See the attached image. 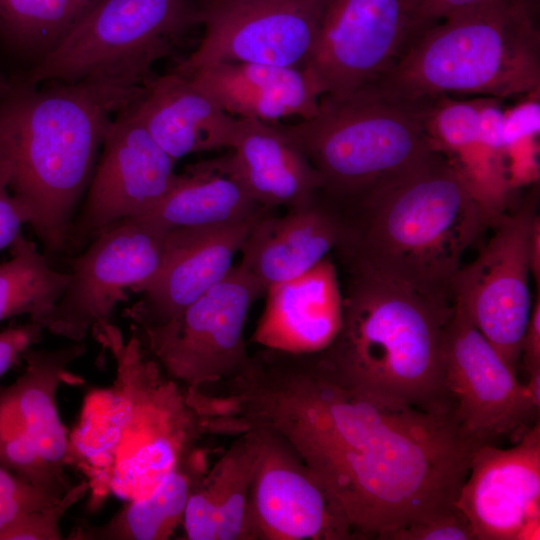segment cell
Returning <instances> with one entry per match:
<instances>
[{
    "label": "cell",
    "mask_w": 540,
    "mask_h": 540,
    "mask_svg": "<svg viewBox=\"0 0 540 540\" xmlns=\"http://www.w3.org/2000/svg\"><path fill=\"white\" fill-rule=\"evenodd\" d=\"M132 105L116 115L105 135L70 230L68 244L75 249L111 225L150 212L177 179L176 161L153 139Z\"/></svg>",
    "instance_id": "obj_16"
},
{
    "label": "cell",
    "mask_w": 540,
    "mask_h": 540,
    "mask_svg": "<svg viewBox=\"0 0 540 540\" xmlns=\"http://www.w3.org/2000/svg\"><path fill=\"white\" fill-rule=\"evenodd\" d=\"M92 10L84 0H0V33L40 62Z\"/></svg>",
    "instance_id": "obj_29"
},
{
    "label": "cell",
    "mask_w": 540,
    "mask_h": 540,
    "mask_svg": "<svg viewBox=\"0 0 540 540\" xmlns=\"http://www.w3.org/2000/svg\"><path fill=\"white\" fill-rule=\"evenodd\" d=\"M539 93L528 95V99L505 111L503 135L507 148L522 139L536 137L540 127Z\"/></svg>",
    "instance_id": "obj_36"
},
{
    "label": "cell",
    "mask_w": 540,
    "mask_h": 540,
    "mask_svg": "<svg viewBox=\"0 0 540 540\" xmlns=\"http://www.w3.org/2000/svg\"><path fill=\"white\" fill-rule=\"evenodd\" d=\"M132 110L176 162L193 153L232 149L241 125L178 71L146 81Z\"/></svg>",
    "instance_id": "obj_22"
},
{
    "label": "cell",
    "mask_w": 540,
    "mask_h": 540,
    "mask_svg": "<svg viewBox=\"0 0 540 540\" xmlns=\"http://www.w3.org/2000/svg\"><path fill=\"white\" fill-rule=\"evenodd\" d=\"M207 469L188 499L183 527L189 540H251L248 499L261 435L249 428Z\"/></svg>",
    "instance_id": "obj_25"
},
{
    "label": "cell",
    "mask_w": 540,
    "mask_h": 540,
    "mask_svg": "<svg viewBox=\"0 0 540 540\" xmlns=\"http://www.w3.org/2000/svg\"><path fill=\"white\" fill-rule=\"evenodd\" d=\"M382 540H475L465 515L455 506L430 514L400 529Z\"/></svg>",
    "instance_id": "obj_32"
},
{
    "label": "cell",
    "mask_w": 540,
    "mask_h": 540,
    "mask_svg": "<svg viewBox=\"0 0 540 540\" xmlns=\"http://www.w3.org/2000/svg\"><path fill=\"white\" fill-rule=\"evenodd\" d=\"M339 208L318 193L282 216L262 215L240 252V266L265 289L295 278L337 249L344 236Z\"/></svg>",
    "instance_id": "obj_20"
},
{
    "label": "cell",
    "mask_w": 540,
    "mask_h": 540,
    "mask_svg": "<svg viewBox=\"0 0 540 540\" xmlns=\"http://www.w3.org/2000/svg\"><path fill=\"white\" fill-rule=\"evenodd\" d=\"M92 337L115 362V378L84 397L69 433L68 466L89 484L88 508L110 496L132 501L149 495L209 433L208 420L188 391L171 379L132 332L111 322Z\"/></svg>",
    "instance_id": "obj_2"
},
{
    "label": "cell",
    "mask_w": 540,
    "mask_h": 540,
    "mask_svg": "<svg viewBox=\"0 0 540 540\" xmlns=\"http://www.w3.org/2000/svg\"><path fill=\"white\" fill-rule=\"evenodd\" d=\"M270 210L251 196L228 153L187 167L160 203L136 218L168 232L247 221Z\"/></svg>",
    "instance_id": "obj_26"
},
{
    "label": "cell",
    "mask_w": 540,
    "mask_h": 540,
    "mask_svg": "<svg viewBox=\"0 0 540 540\" xmlns=\"http://www.w3.org/2000/svg\"><path fill=\"white\" fill-rule=\"evenodd\" d=\"M45 329L34 320L0 332V378L10 370L24 352L38 343Z\"/></svg>",
    "instance_id": "obj_35"
},
{
    "label": "cell",
    "mask_w": 540,
    "mask_h": 540,
    "mask_svg": "<svg viewBox=\"0 0 540 540\" xmlns=\"http://www.w3.org/2000/svg\"><path fill=\"white\" fill-rule=\"evenodd\" d=\"M488 1L491 0H413V38L446 17Z\"/></svg>",
    "instance_id": "obj_38"
},
{
    "label": "cell",
    "mask_w": 540,
    "mask_h": 540,
    "mask_svg": "<svg viewBox=\"0 0 540 540\" xmlns=\"http://www.w3.org/2000/svg\"><path fill=\"white\" fill-rule=\"evenodd\" d=\"M480 103L481 98L458 101L440 96L430 100L426 129L438 152L452 159L479 143Z\"/></svg>",
    "instance_id": "obj_30"
},
{
    "label": "cell",
    "mask_w": 540,
    "mask_h": 540,
    "mask_svg": "<svg viewBox=\"0 0 540 540\" xmlns=\"http://www.w3.org/2000/svg\"><path fill=\"white\" fill-rule=\"evenodd\" d=\"M89 484L84 479L73 485L56 503L26 512L0 533V540H60L59 523L65 513L88 495Z\"/></svg>",
    "instance_id": "obj_31"
},
{
    "label": "cell",
    "mask_w": 540,
    "mask_h": 540,
    "mask_svg": "<svg viewBox=\"0 0 540 540\" xmlns=\"http://www.w3.org/2000/svg\"><path fill=\"white\" fill-rule=\"evenodd\" d=\"M536 202L533 189L514 212L497 218L491 238L473 261L462 264L452 284L454 302L516 371L532 308L528 281Z\"/></svg>",
    "instance_id": "obj_12"
},
{
    "label": "cell",
    "mask_w": 540,
    "mask_h": 540,
    "mask_svg": "<svg viewBox=\"0 0 540 540\" xmlns=\"http://www.w3.org/2000/svg\"><path fill=\"white\" fill-rule=\"evenodd\" d=\"M330 0H205L200 44L176 71L217 62L304 67Z\"/></svg>",
    "instance_id": "obj_14"
},
{
    "label": "cell",
    "mask_w": 540,
    "mask_h": 540,
    "mask_svg": "<svg viewBox=\"0 0 540 540\" xmlns=\"http://www.w3.org/2000/svg\"><path fill=\"white\" fill-rule=\"evenodd\" d=\"M430 100L322 96L313 117L279 125L322 176L324 196L342 207L438 153L426 129Z\"/></svg>",
    "instance_id": "obj_7"
},
{
    "label": "cell",
    "mask_w": 540,
    "mask_h": 540,
    "mask_svg": "<svg viewBox=\"0 0 540 540\" xmlns=\"http://www.w3.org/2000/svg\"><path fill=\"white\" fill-rule=\"evenodd\" d=\"M258 218L168 231L161 268L135 291L140 299L124 310L131 326L165 324L224 279Z\"/></svg>",
    "instance_id": "obj_19"
},
{
    "label": "cell",
    "mask_w": 540,
    "mask_h": 540,
    "mask_svg": "<svg viewBox=\"0 0 540 540\" xmlns=\"http://www.w3.org/2000/svg\"><path fill=\"white\" fill-rule=\"evenodd\" d=\"M85 351L82 342L31 347L22 356L24 372L0 387V466L58 499L73 485L65 475L69 432L56 396L62 383L77 381L69 366Z\"/></svg>",
    "instance_id": "obj_10"
},
{
    "label": "cell",
    "mask_w": 540,
    "mask_h": 540,
    "mask_svg": "<svg viewBox=\"0 0 540 540\" xmlns=\"http://www.w3.org/2000/svg\"><path fill=\"white\" fill-rule=\"evenodd\" d=\"M341 328L321 365L356 392L388 403L453 412L444 333L454 302L421 293L358 263H345Z\"/></svg>",
    "instance_id": "obj_5"
},
{
    "label": "cell",
    "mask_w": 540,
    "mask_h": 540,
    "mask_svg": "<svg viewBox=\"0 0 540 540\" xmlns=\"http://www.w3.org/2000/svg\"><path fill=\"white\" fill-rule=\"evenodd\" d=\"M498 100L491 97L481 98L478 140L491 151L507 159L503 135L505 111L499 105Z\"/></svg>",
    "instance_id": "obj_37"
},
{
    "label": "cell",
    "mask_w": 540,
    "mask_h": 540,
    "mask_svg": "<svg viewBox=\"0 0 540 540\" xmlns=\"http://www.w3.org/2000/svg\"><path fill=\"white\" fill-rule=\"evenodd\" d=\"M225 112L267 123L313 117L321 90L305 67L217 62L185 74Z\"/></svg>",
    "instance_id": "obj_23"
},
{
    "label": "cell",
    "mask_w": 540,
    "mask_h": 540,
    "mask_svg": "<svg viewBox=\"0 0 540 540\" xmlns=\"http://www.w3.org/2000/svg\"><path fill=\"white\" fill-rule=\"evenodd\" d=\"M530 269L540 289V219L537 217L531 235L530 242Z\"/></svg>",
    "instance_id": "obj_40"
},
{
    "label": "cell",
    "mask_w": 540,
    "mask_h": 540,
    "mask_svg": "<svg viewBox=\"0 0 540 540\" xmlns=\"http://www.w3.org/2000/svg\"><path fill=\"white\" fill-rule=\"evenodd\" d=\"M413 38V0H330L305 68L322 96L343 99L371 84Z\"/></svg>",
    "instance_id": "obj_15"
},
{
    "label": "cell",
    "mask_w": 540,
    "mask_h": 540,
    "mask_svg": "<svg viewBox=\"0 0 540 540\" xmlns=\"http://www.w3.org/2000/svg\"><path fill=\"white\" fill-rule=\"evenodd\" d=\"M261 445L248 499L251 540H350L340 504L292 445L269 429Z\"/></svg>",
    "instance_id": "obj_17"
},
{
    "label": "cell",
    "mask_w": 540,
    "mask_h": 540,
    "mask_svg": "<svg viewBox=\"0 0 540 540\" xmlns=\"http://www.w3.org/2000/svg\"><path fill=\"white\" fill-rule=\"evenodd\" d=\"M205 0H104L27 74L24 84L126 78L151 66L202 23Z\"/></svg>",
    "instance_id": "obj_8"
},
{
    "label": "cell",
    "mask_w": 540,
    "mask_h": 540,
    "mask_svg": "<svg viewBox=\"0 0 540 540\" xmlns=\"http://www.w3.org/2000/svg\"><path fill=\"white\" fill-rule=\"evenodd\" d=\"M12 85L0 72V99L11 89Z\"/></svg>",
    "instance_id": "obj_41"
},
{
    "label": "cell",
    "mask_w": 540,
    "mask_h": 540,
    "mask_svg": "<svg viewBox=\"0 0 540 540\" xmlns=\"http://www.w3.org/2000/svg\"><path fill=\"white\" fill-rule=\"evenodd\" d=\"M11 249V258L0 264V321L28 315L41 324L64 293L70 274L53 269L22 233Z\"/></svg>",
    "instance_id": "obj_28"
},
{
    "label": "cell",
    "mask_w": 540,
    "mask_h": 540,
    "mask_svg": "<svg viewBox=\"0 0 540 540\" xmlns=\"http://www.w3.org/2000/svg\"><path fill=\"white\" fill-rule=\"evenodd\" d=\"M263 286L240 265L165 324L132 332L164 372L189 390L234 377L250 353L244 327Z\"/></svg>",
    "instance_id": "obj_9"
},
{
    "label": "cell",
    "mask_w": 540,
    "mask_h": 540,
    "mask_svg": "<svg viewBox=\"0 0 540 540\" xmlns=\"http://www.w3.org/2000/svg\"><path fill=\"white\" fill-rule=\"evenodd\" d=\"M167 233L140 218L100 232L86 250L66 260L69 283L42 326L72 342H82L111 322L128 293L149 282L162 266Z\"/></svg>",
    "instance_id": "obj_11"
},
{
    "label": "cell",
    "mask_w": 540,
    "mask_h": 540,
    "mask_svg": "<svg viewBox=\"0 0 540 540\" xmlns=\"http://www.w3.org/2000/svg\"><path fill=\"white\" fill-rule=\"evenodd\" d=\"M521 358L528 373L540 370V289L524 332Z\"/></svg>",
    "instance_id": "obj_39"
},
{
    "label": "cell",
    "mask_w": 540,
    "mask_h": 540,
    "mask_svg": "<svg viewBox=\"0 0 540 540\" xmlns=\"http://www.w3.org/2000/svg\"><path fill=\"white\" fill-rule=\"evenodd\" d=\"M251 341L293 354L318 353L330 346L342 324L343 293L330 257L307 272L269 287Z\"/></svg>",
    "instance_id": "obj_21"
},
{
    "label": "cell",
    "mask_w": 540,
    "mask_h": 540,
    "mask_svg": "<svg viewBox=\"0 0 540 540\" xmlns=\"http://www.w3.org/2000/svg\"><path fill=\"white\" fill-rule=\"evenodd\" d=\"M343 262L361 264L421 293L454 302L462 257L492 224L453 164L440 152L421 166L338 207Z\"/></svg>",
    "instance_id": "obj_4"
},
{
    "label": "cell",
    "mask_w": 540,
    "mask_h": 540,
    "mask_svg": "<svg viewBox=\"0 0 540 540\" xmlns=\"http://www.w3.org/2000/svg\"><path fill=\"white\" fill-rule=\"evenodd\" d=\"M208 465L199 446L185 455L147 496L129 501L105 524L79 521L68 540H166L182 524L190 494Z\"/></svg>",
    "instance_id": "obj_27"
},
{
    "label": "cell",
    "mask_w": 540,
    "mask_h": 540,
    "mask_svg": "<svg viewBox=\"0 0 540 540\" xmlns=\"http://www.w3.org/2000/svg\"><path fill=\"white\" fill-rule=\"evenodd\" d=\"M240 120L239 133L229 155L258 204L269 209L291 208L322 190V176L279 123Z\"/></svg>",
    "instance_id": "obj_24"
},
{
    "label": "cell",
    "mask_w": 540,
    "mask_h": 540,
    "mask_svg": "<svg viewBox=\"0 0 540 540\" xmlns=\"http://www.w3.org/2000/svg\"><path fill=\"white\" fill-rule=\"evenodd\" d=\"M31 219L29 208L11 193L8 167L0 161V251L13 244Z\"/></svg>",
    "instance_id": "obj_34"
},
{
    "label": "cell",
    "mask_w": 540,
    "mask_h": 540,
    "mask_svg": "<svg viewBox=\"0 0 540 540\" xmlns=\"http://www.w3.org/2000/svg\"><path fill=\"white\" fill-rule=\"evenodd\" d=\"M537 0H491L419 32L366 96L420 101L451 94L496 99L540 85Z\"/></svg>",
    "instance_id": "obj_6"
},
{
    "label": "cell",
    "mask_w": 540,
    "mask_h": 540,
    "mask_svg": "<svg viewBox=\"0 0 540 540\" xmlns=\"http://www.w3.org/2000/svg\"><path fill=\"white\" fill-rule=\"evenodd\" d=\"M298 448L355 539L382 540L454 506L477 446L453 412L380 401L332 381L307 407Z\"/></svg>",
    "instance_id": "obj_1"
},
{
    "label": "cell",
    "mask_w": 540,
    "mask_h": 540,
    "mask_svg": "<svg viewBox=\"0 0 540 540\" xmlns=\"http://www.w3.org/2000/svg\"><path fill=\"white\" fill-rule=\"evenodd\" d=\"M455 506L475 540L539 539V420L510 448L486 443L474 450Z\"/></svg>",
    "instance_id": "obj_18"
},
{
    "label": "cell",
    "mask_w": 540,
    "mask_h": 540,
    "mask_svg": "<svg viewBox=\"0 0 540 540\" xmlns=\"http://www.w3.org/2000/svg\"><path fill=\"white\" fill-rule=\"evenodd\" d=\"M60 499L0 466V533L22 514L46 508Z\"/></svg>",
    "instance_id": "obj_33"
},
{
    "label": "cell",
    "mask_w": 540,
    "mask_h": 540,
    "mask_svg": "<svg viewBox=\"0 0 540 540\" xmlns=\"http://www.w3.org/2000/svg\"><path fill=\"white\" fill-rule=\"evenodd\" d=\"M21 83L0 99V161L9 189L31 212L35 235L49 254L68 246L74 212L94 173L107 130L142 94L126 78Z\"/></svg>",
    "instance_id": "obj_3"
},
{
    "label": "cell",
    "mask_w": 540,
    "mask_h": 540,
    "mask_svg": "<svg viewBox=\"0 0 540 540\" xmlns=\"http://www.w3.org/2000/svg\"><path fill=\"white\" fill-rule=\"evenodd\" d=\"M443 351L446 387L462 435L477 447L500 436L519 438L538 414L540 401L456 302Z\"/></svg>",
    "instance_id": "obj_13"
}]
</instances>
